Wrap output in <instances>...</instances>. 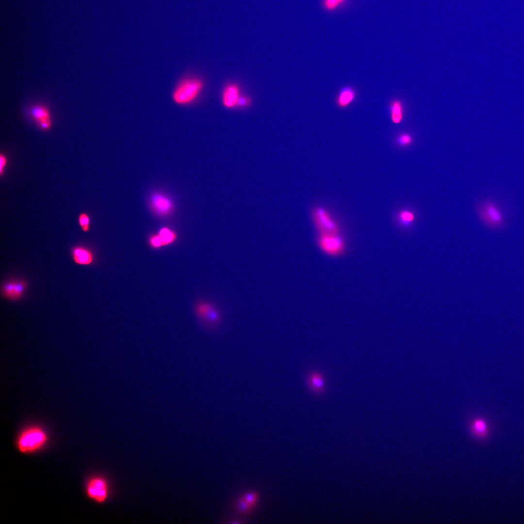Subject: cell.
Wrapping results in <instances>:
<instances>
[{
    "label": "cell",
    "mask_w": 524,
    "mask_h": 524,
    "mask_svg": "<svg viewBox=\"0 0 524 524\" xmlns=\"http://www.w3.org/2000/svg\"><path fill=\"white\" fill-rule=\"evenodd\" d=\"M475 211L483 224L493 230L505 228L514 214L510 200L496 191L477 201Z\"/></svg>",
    "instance_id": "obj_1"
},
{
    "label": "cell",
    "mask_w": 524,
    "mask_h": 524,
    "mask_svg": "<svg viewBox=\"0 0 524 524\" xmlns=\"http://www.w3.org/2000/svg\"><path fill=\"white\" fill-rule=\"evenodd\" d=\"M194 311L203 326L208 330H217L223 322L222 310L214 300L198 301L195 305Z\"/></svg>",
    "instance_id": "obj_2"
},
{
    "label": "cell",
    "mask_w": 524,
    "mask_h": 524,
    "mask_svg": "<svg viewBox=\"0 0 524 524\" xmlns=\"http://www.w3.org/2000/svg\"><path fill=\"white\" fill-rule=\"evenodd\" d=\"M202 81L197 77H188L182 79L174 89L172 98L177 104L187 105L194 102L203 88Z\"/></svg>",
    "instance_id": "obj_3"
},
{
    "label": "cell",
    "mask_w": 524,
    "mask_h": 524,
    "mask_svg": "<svg viewBox=\"0 0 524 524\" xmlns=\"http://www.w3.org/2000/svg\"><path fill=\"white\" fill-rule=\"evenodd\" d=\"M46 432L39 426H32L25 429L20 434L16 442L18 450L22 453L34 452L46 443Z\"/></svg>",
    "instance_id": "obj_4"
},
{
    "label": "cell",
    "mask_w": 524,
    "mask_h": 524,
    "mask_svg": "<svg viewBox=\"0 0 524 524\" xmlns=\"http://www.w3.org/2000/svg\"><path fill=\"white\" fill-rule=\"evenodd\" d=\"M311 215L319 234H339L338 224L326 210L316 207L312 210Z\"/></svg>",
    "instance_id": "obj_5"
},
{
    "label": "cell",
    "mask_w": 524,
    "mask_h": 524,
    "mask_svg": "<svg viewBox=\"0 0 524 524\" xmlns=\"http://www.w3.org/2000/svg\"><path fill=\"white\" fill-rule=\"evenodd\" d=\"M148 205L152 213L159 217L169 216L174 209V204L171 199L166 194L159 191L151 194Z\"/></svg>",
    "instance_id": "obj_6"
},
{
    "label": "cell",
    "mask_w": 524,
    "mask_h": 524,
    "mask_svg": "<svg viewBox=\"0 0 524 524\" xmlns=\"http://www.w3.org/2000/svg\"><path fill=\"white\" fill-rule=\"evenodd\" d=\"M317 242L322 251L330 256H339L344 250V242L339 234H319Z\"/></svg>",
    "instance_id": "obj_7"
},
{
    "label": "cell",
    "mask_w": 524,
    "mask_h": 524,
    "mask_svg": "<svg viewBox=\"0 0 524 524\" xmlns=\"http://www.w3.org/2000/svg\"><path fill=\"white\" fill-rule=\"evenodd\" d=\"M260 494L256 490H249L240 495L234 502V508L240 515L246 516L255 509L260 500Z\"/></svg>",
    "instance_id": "obj_8"
},
{
    "label": "cell",
    "mask_w": 524,
    "mask_h": 524,
    "mask_svg": "<svg viewBox=\"0 0 524 524\" xmlns=\"http://www.w3.org/2000/svg\"><path fill=\"white\" fill-rule=\"evenodd\" d=\"M28 287V282L22 278H12L1 285V295L5 299L16 301L24 295Z\"/></svg>",
    "instance_id": "obj_9"
},
{
    "label": "cell",
    "mask_w": 524,
    "mask_h": 524,
    "mask_svg": "<svg viewBox=\"0 0 524 524\" xmlns=\"http://www.w3.org/2000/svg\"><path fill=\"white\" fill-rule=\"evenodd\" d=\"M86 493L91 499L98 503H103L109 495V488L106 480L101 477H94L87 483Z\"/></svg>",
    "instance_id": "obj_10"
},
{
    "label": "cell",
    "mask_w": 524,
    "mask_h": 524,
    "mask_svg": "<svg viewBox=\"0 0 524 524\" xmlns=\"http://www.w3.org/2000/svg\"><path fill=\"white\" fill-rule=\"evenodd\" d=\"M30 115L37 127L46 131L50 129L52 125V117L49 108L42 104H35L29 110Z\"/></svg>",
    "instance_id": "obj_11"
},
{
    "label": "cell",
    "mask_w": 524,
    "mask_h": 524,
    "mask_svg": "<svg viewBox=\"0 0 524 524\" xmlns=\"http://www.w3.org/2000/svg\"><path fill=\"white\" fill-rule=\"evenodd\" d=\"M306 384L310 392L315 395L323 394L326 388V381L322 372L318 370H310L305 375Z\"/></svg>",
    "instance_id": "obj_12"
},
{
    "label": "cell",
    "mask_w": 524,
    "mask_h": 524,
    "mask_svg": "<svg viewBox=\"0 0 524 524\" xmlns=\"http://www.w3.org/2000/svg\"><path fill=\"white\" fill-rule=\"evenodd\" d=\"M71 254L74 262L79 265H89L94 261L92 251L86 247L77 246L72 248Z\"/></svg>",
    "instance_id": "obj_13"
},
{
    "label": "cell",
    "mask_w": 524,
    "mask_h": 524,
    "mask_svg": "<svg viewBox=\"0 0 524 524\" xmlns=\"http://www.w3.org/2000/svg\"><path fill=\"white\" fill-rule=\"evenodd\" d=\"M240 96V89L237 84H228L225 86L222 94V100L223 105L229 109L236 107Z\"/></svg>",
    "instance_id": "obj_14"
},
{
    "label": "cell",
    "mask_w": 524,
    "mask_h": 524,
    "mask_svg": "<svg viewBox=\"0 0 524 524\" xmlns=\"http://www.w3.org/2000/svg\"><path fill=\"white\" fill-rule=\"evenodd\" d=\"M356 97L355 90L351 86H346L341 89L336 96L335 102L339 108L344 109L349 106Z\"/></svg>",
    "instance_id": "obj_15"
},
{
    "label": "cell",
    "mask_w": 524,
    "mask_h": 524,
    "mask_svg": "<svg viewBox=\"0 0 524 524\" xmlns=\"http://www.w3.org/2000/svg\"><path fill=\"white\" fill-rule=\"evenodd\" d=\"M416 215L414 212L409 209L400 210L395 215L397 224L404 229H408L415 221Z\"/></svg>",
    "instance_id": "obj_16"
},
{
    "label": "cell",
    "mask_w": 524,
    "mask_h": 524,
    "mask_svg": "<svg viewBox=\"0 0 524 524\" xmlns=\"http://www.w3.org/2000/svg\"><path fill=\"white\" fill-rule=\"evenodd\" d=\"M390 117L394 124H399L404 119V106L401 101L398 99L392 100L390 106Z\"/></svg>",
    "instance_id": "obj_17"
},
{
    "label": "cell",
    "mask_w": 524,
    "mask_h": 524,
    "mask_svg": "<svg viewBox=\"0 0 524 524\" xmlns=\"http://www.w3.org/2000/svg\"><path fill=\"white\" fill-rule=\"evenodd\" d=\"M162 243L163 247L174 243L177 238L176 232L168 227H163L157 232Z\"/></svg>",
    "instance_id": "obj_18"
},
{
    "label": "cell",
    "mask_w": 524,
    "mask_h": 524,
    "mask_svg": "<svg viewBox=\"0 0 524 524\" xmlns=\"http://www.w3.org/2000/svg\"><path fill=\"white\" fill-rule=\"evenodd\" d=\"M413 140L412 135L409 133L404 132L397 135L395 142L400 147H407L412 144Z\"/></svg>",
    "instance_id": "obj_19"
},
{
    "label": "cell",
    "mask_w": 524,
    "mask_h": 524,
    "mask_svg": "<svg viewBox=\"0 0 524 524\" xmlns=\"http://www.w3.org/2000/svg\"><path fill=\"white\" fill-rule=\"evenodd\" d=\"M78 224L84 232H88L90 227V217L88 214L85 213H80L78 218Z\"/></svg>",
    "instance_id": "obj_20"
},
{
    "label": "cell",
    "mask_w": 524,
    "mask_h": 524,
    "mask_svg": "<svg viewBox=\"0 0 524 524\" xmlns=\"http://www.w3.org/2000/svg\"><path fill=\"white\" fill-rule=\"evenodd\" d=\"M346 0H323L324 8L328 11H333L341 6Z\"/></svg>",
    "instance_id": "obj_21"
},
{
    "label": "cell",
    "mask_w": 524,
    "mask_h": 524,
    "mask_svg": "<svg viewBox=\"0 0 524 524\" xmlns=\"http://www.w3.org/2000/svg\"><path fill=\"white\" fill-rule=\"evenodd\" d=\"M474 430L479 435H484L487 430L486 422L482 419H478L473 424Z\"/></svg>",
    "instance_id": "obj_22"
},
{
    "label": "cell",
    "mask_w": 524,
    "mask_h": 524,
    "mask_svg": "<svg viewBox=\"0 0 524 524\" xmlns=\"http://www.w3.org/2000/svg\"><path fill=\"white\" fill-rule=\"evenodd\" d=\"M149 246L153 249H158L163 247L161 240L158 233L151 234L148 238Z\"/></svg>",
    "instance_id": "obj_23"
},
{
    "label": "cell",
    "mask_w": 524,
    "mask_h": 524,
    "mask_svg": "<svg viewBox=\"0 0 524 524\" xmlns=\"http://www.w3.org/2000/svg\"><path fill=\"white\" fill-rule=\"evenodd\" d=\"M7 163L8 159L7 156L4 153H1L0 154V175L1 177L4 174Z\"/></svg>",
    "instance_id": "obj_24"
},
{
    "label": "cell",
    "mask_w": 524,
    "mask_h": 524,
    "mask_svg": "<svg viewBox=\"0 0 524 524\" xmlns=\"http://www.w3.org/2000/svg\"><path fill=\"white\" fill-rule=\"evenodd\" d=\"M250 103L251 100L248 97L241 96L238 100L236 107H246L249 105Z\"/></svg>",
    "instance_id": "obj_25"
}]
</instances>
